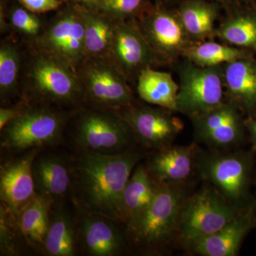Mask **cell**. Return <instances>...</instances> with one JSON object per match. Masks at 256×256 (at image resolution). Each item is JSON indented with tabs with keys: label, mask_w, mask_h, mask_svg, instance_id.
Here are the masks:
<instances>
[{
	"label": "cell",
	"mask_w": 256,
	"mask_h": 256,
	"mask_svg": "<svg viewBox=\"0 0 256 256\" xmlns=\"http://www.w3.org/2000/svg\"><path fill=\"white\" fill-rule=\"evenodd\" d=\"M198 150L195 143L186 146L172 144L152 154L146 166L158 183L184 184L196 171Z\"/></svg>",
	"instance_id": "obj_18"
},
{
	"label": "cell",
	"mask_w": 256,
	"mask_h": 256,
	"mask_svg": "<svg viewBox=\"0 0 256 256\" xmlns=\"http://www.w3.org/2000/svg\"><path fill=\"white\" fill-rule=\"evenodd\" d=\"M40 149L20 153L2 163L0 169L1 207L14 216L36 195L32 165Z\"/></svg>",
	"instance_id": "obj_17"
},
{
	"label": "cell",
	"mask_w": 256,
	"mask_h": 256,
	"mask_svg": "<svg viewBox=\"0 0 256 256\" xmlns=\"http://www.w3.org/2000/svg\"><path fill=\"white\" fill-rule=\"evenodd\" d=\"M220 40L239 48H256V16L238 14L228 18L216 31Z\"/></svg>",
	"instance_id": "obj_28"
},
{
	"label": "cell",
	"mask_w": 256,
	"mask_h": 256,
	"mask_svg": "<svg viewBox=\"0 0 256 256\" xmlns=\"http://www.w3.org/2000/svg\"><path fill=\"white\" fill-rule=\"evenodd\" d=\"M76 240V216H73L64 204L52 206L43 250L48 256H74Z\"/></svg>",
	"instance_id": "obj_23"
},
{
	"label": "cell",
	"mask_w": 256,
	"mask_h": 256,
	"mask_svg": "<svg viewBox=\"0 0 256 256\" xmlns=\"http://www.w3.org/2000/svg\"><path fill=\"white\" fill-rule=\"evenodd\" d=\"M11 22L15 28L28 36H36L41 30L40 18L26 9H15L12 13Z\"/></svg>",
	"instance_id": "obj_31"
},
{
	"label": "cell",
	"mask_w": 256,
	"mask_h": 256,
	"mask_svg": "<svg viewBox=\"0 0 256 256\" xmlns=\"http://www.w3.org/2000/svg\"><path fill=\"white\" fill-rule=\"evenodd\" d=\"M127 122L136 142L158 151L172 146L182 131V121L163 108L132 105L117 110Z\"/></svg>",
	"instance_id": "obj_12"
},
{
	"label": "cell",
	"mask_w": 256,
	"mask_h": 256,
	"mask_svg": "<svg viewBox=\"0 0 256 256\" xmlns=\"http://www.w3.org/2000/svg\"><path fill=\"white\" fill-rule=\"evenodd\" d=\"M26 86L37 106L58 109L84 102L77 72L40 52L28 65Z\"/></svg>",
	"instance_id": "obj_5"
},
{
	"label": "cell",
	"mask_w": 256,
	"mask_h": 256,
	"mask_svg": "<svg viewBox=\"0 0 256 256\" xmlns=\"http://www.w3.org/2000/svg\"><path fill=\"white\" fill-rule=\"evenodd\" d=\"M70 140L75 152L100 154L124 153L136 141L117 110L92 107L76 114Z\"/></svg>",
	"instance_id": "obj_4"
},
{
	"label": "cell",
	"mask_w": 256,
	"mask_h": 256,
	"mask_svg": "<svg viewBox=\"0 0 256 256\" xmlns=\"http://www.w3.org/2000/svg\"><path fill=\"white\" fill-rule=\"evenodd\" d=\"M82 9L85 20L86 58L105 57L110 44L116 21L99 10L84 8Z\"/></svg>",
	"instance_id": "obj_25"
},
{
	"label": "cell",
	"mask_w": 256,
	"mask_h": 256,
	"mask_svg": "<svg viewBox=\"0 0 256 256\" xmlns=\"http://www.w3.org/2000/svg\"><path fill=\"white\" fill-rule=\"evenodd\" d=\"M82 8L89 10H97L100 0H73Z\"/></svg>",
	"instance_id": "obj_35"
},
{
	"label": "cell",
	"mask_w": 256,
	"mask_h": 256,
	"mask_svg": "<svg viewBox=\"0 0 256 256\" xmlns=\"http://www.w3.org/2000/svg\"><path fill=\"white\" fill-rule=\"evenodd\" d=\"M256 224L252 208L242 212L223 228L198 240L192 248L196 254L203 256L238 255L244 239Z\"/></svg>",
	"instance_id": "obj_19"
},
{
	"label": "cell",
	"mask_w": 256,
	"mask_h": 256,
	"mask_svg": "<svg viewBox=\"0 0 256 256\" xmlns=\"http://www.w3.org/2000/svg\"><path fill=\"white\" fill-rule=\"evenodd\" d=\"M224 86L230 102L240 110L256 111V64L246 58L225 64Z\"/></svg>",
	"instance_id": "obj_22"
},
{
	"label": "cell",
	"mask_w": 256,
	"mask_h": 256,
	"mask_svg": "<svg viewBox=\"0 0 256 256\" xmlns=\"http://www.w3.org/2000/svg\"><path fill=\"white\" fill-rule=\"evenodd\" d=\"M184 184H159L156 197L137 223L127 232L144 250H156L178 234L180 212L188 197Z\"/></svg>",
	"instance_id": "obj_6"
},
{
	"label": "cell",
	"mask_w": 256,
	"mask_h": 256,
	"mask_svg": "<svg viewBox=\"0 0 256 256\" xmlns=\"http://www.w3.org/2000/svg\"><path fill=\"white\" fill-rule=\"evenodd\" d=\"M245 127L250 134V142L252 143V150L256 154V114L249 118L244 122Z\"/></svg>",
	"instance_id": "obj_34"
},
{
	"label": "cell",
	"mask_w": 256,
	"mask_h": 256,
	"mask_svg": "<svg viewBox=\"0 0 256 256\" xmlns=\"http://www.w3.org/2000/svg\"><path fill=\"white\" fill-rule=\"evenodd\" d=\"M58 110L48 106H26L18 117L2 130V151L18 154L60 144L67 116Z\"/></svg>",
	"instance_id": "obj_3"
},
{
	"label": "cell",
	"mask_w": 256,
	"mask_h": 256,
	"mask_svg": "<svg viewBox=\"0 0 256 256\" xmlns=\"http://www.w3.org/2000/svg\"><path fill=\"white\" fill-rule=\"evenodd\" d=\"M138 23L159 63L172 62L193 44L178 13L156 10L142 14Z\"/></svg>",
	"instance_id": "obj_13"
},
{
	"label": "cell",
	"mask_w": 256,
	"mask_h": 256,
	"mask_svg": "<svg viewBox=\"0 0 256 256\" xmlns=\"http://www.w3.org/2000/svg\"><path fill=\"white\" fill-rule=\"evenodd\" d=\"M38 52L77 72L86 58L85 20L82 6L62 12L36 38Z\"/></svg>",
	"instance_id": "obj_10"
},
{
	"label": "cell",
	"mask_w": 256,
	"mask_h": 256,
	"mask_svg": "<svg viewBox=\"0 0 256 256\" xmlns=\"http://www.w3.org/2000/svg\"><path fill=\"white\" fill-rule=\"evenodd\" d=\"M240 213L208 184L188 196L184 202L178 236L185 246L192 247L198 240L223 228Z\"/></svg>",
	"instance_id": "obj_7"
},
{
	"label": "cell",
	"mask_w": 256,
	"mask_h": 256,
	"mask_svg": "<svg viewBox=\"0 0 256 256\" xmlns=\"http://www.w3.org/2000/svg\"><path fill=\"white\" fill-rule=\"evenodd\" d=\"M184 28L192 40H203L216 34L217 10L214 5L204 2H188L178 12Z\"/></svg>",
	"instance_id": "obj_26"
},
{
	"label": "cell",
	"mask_w": 256,
	"mask_h": 256,
	"mask_svg": "<svg viewBox=\"0 0 256 256\" xmlns=\"http://www.w3.org/2000/svg\"><path fill=\"white\" fill-rule=\"evenodd\" d=\"M178 112L194 118L224 104V67H201L186 60L180 68Z\"/></svg>",
	"instance_id": "obj_9"
},
{
	"label": "cell",
	"mask_w": 256,
	"mask_h": 256,
	"mask_svg": "<svg viewBox=\"0 0 256 256\" xmlns=\"http://www.w3.org/2000/svg\"><path fill=\"white\" fill-rule=\"evenodd\" d=\"M52 204L42 197L35 195L26 206L14 216L4 210L13 224L16 236H20L34 248L44 249L48 226Z\"/></svg>",
	"instance_id": "obj_21"
},
{
	"label": "cell",
	"mask_w": 256,
	"mask_h": 256,
	"mask_svg": "<svg viewBox=\"0 0 256 256\" xmlns=\"http://www.w3.org/2000/svg\"><path fill=\"white\" fill-rule=\"evenodd\" d=\"M25 9L34 14L47 12L58 9L60 2L58 0H18Z\"/></svg>",
	"instance_id": "obj_32"
},
{
	"label": "cell",
	"mask_w": 256,
	"mask_h": 256,
	"mask_svg": "<svg viewBox=\"0 0 256 256\" xmlns=\"http://www.w3.org/2000/svg\"><path fill=\"white\" fill-rule=\"evenodd\" d=\"M137 90L141 99L148 104L178 111V86L171 74L146 69L138 76Z\"/></svg>",
	"instance_id": "obj_24"
},
{
	"label": "cell",
	"mask_w": 256,
	"mask_h": 256,
	"mask_svg": "<svg viewBox=\"0 0 256 256\" xmlns=\"http://www.w3.org/2000/svg\"><path fill=\"white\" fill-rule=\"evenodd\" d=\"M239 110L235 104L228 101L192 118L197 140L212 150L227 151L239 146L244 140L246 128Z\"/></svg>",
	"instance_id": "obj_14"
},
{
	"label": "cell",
	"mask_w": 256,
	"mask_h": 256,
	"mask_svg": "<svg viewBox=\"0 0 256 256\" xmlns=\"http://www.w3.org/2000/svg\"><path fill=\"white\" fill-rule=\"evenodd\" d=\"M105 57L118 69L128 82L138 79L143 70L159 64L134 18L116 21Z\"/></svg>",
	"instance_id": "obj_11"
},
{
	"label": "cell",
	"mask_w": 256,
	"mask_h": 256,
	"mask_svg": "<svg viewBox=\"0 0 256 256\" xmlns=\"http://www.w3.org/2000/svg\"><path fill=\"white\" fill-rule=\"evenodd\" d=\"M140 158L134 148L118 154L75 152L70 200L76 210L121 223L122 194Z\"/></svg>",
	"instance_id": "obj_1"
},
{
	"label": "cell",
	"mask_w": 256,
	"mask_h": 256,
	"mask_svg": "<svg viewBox=\"0 0 256 256\" xmlns=\"http://www.w3.org/2000/svg\"><path fill=\"white\" fill-rule=\"evenodd\" d=\"M159 183L146 165L138 163L124 188L121 206V224L126 232L132 228L154 200Z\"/></svg>",
	"instance_id": "obj_20"
},
{
	"label": "cell",
	"mask_w": 256,
	"mask_h": 256,
	"mask_svg": "<svg viewBox=\"0 0 256 256\" xmlns=\"http://www.w3.org/2000/svg\"><path fill=\"white\" fill-rule=\"evenodd\" d=\"M182 56L201 67L220 66L246 58L245 52L240 48L215 42L193 44L184 50Z\"/></svg>",
	"instance_id": "obj_27"
},
{
	"label": "cell",
	"mask_w": 256,
	"mask_h": 256,
	"mask_svg": "<svg viewBox=\"0 0 256 256\" xmlns=\"http://www.w3.org/2000/svg\"><path fill=\"white\" fill-rule=\"evenodd\" d=\"M77 75L82 101L92 108L117 110L134 104L127 79L106 57L86 58Z\"/></svg>",
	"instance_id": "obj_8"
},
{
	"label": "cell",
	"mask_w": 256,
	"mask_h": 256,
	"mask_svg": "<svg viewBox=\"0 0 256 256\" xmlns=\"http://www.w3.org/2000/svg\"><path fill=\"white\" fill-rule=\"evenodd\" d=\"M36 194L52 206L62 204L72 194L73 154L42 150L32 165Z\"/></svg>",
	"instance_id": "obj_16"
},
{
	"label": "cell",
	"mask_w": 256,
	"mask_h": 256,
	"mask_svg": "<svg viewBox=\"0 0 256 256\" xmlns=\"http://www.w3.org/2000/svg\"><path fill=\"white\" fill-rule=\"evenodd\" d=\"M20 69V55L14 45L3 44L0 48V92L2 100L16 88Z\"/></svg>",
	"instance_id": "obj_29"
},
{
	"label": "cell",
	"mask_w": 256,
	"mask_h": 256,
	"mask_svg": "<svg viewBox=\"0 0 256 256\" xmlns=\"http://www.w3.org/2000/svg\"><path fill=\"white\" fill-rule=\"evenodd\" d=\"M143 4L144 0H100L97 10L114 21H124L140 13Z\"/></svg>",
	"instance_id": "obj_30"
},
{
	"label": "cell",
	"mask_w": 256,
	"mask_h": 256,
	"mask_svg": "<svg viewBox=\"0 0 256 256\" xmlns=\"http://www.w3.org/2000/svg\"><path fill=\"white\" fill-rule=\"evenodd\" d=\"M25 107L26 106L2 107L0 108V130L18 117L23 112Z\"/></svg>",
	"instance_id": "obj_33"
},
{
	"label": "cell",
	"mask_w": 256,
	"mask_h": 256,
	"mask_svg": "<svg viewBox=\"0 0 256 256\" xmlns=\"http://www.w3.org/2000/svg\"><path fill=\"white\" fill-rule=\"evenodd\" d=\"M76 210L77 250L92 256L122 254L128 238L122 224L104 216Z\"/></svg>",
	"instance_id": "obj_15"
},
{
	"label": "cell",
	"mask_w": 256,
	"mask_h": 256,
	"mask_svg": "<svg viewBox=\"0 0 256 256\" xmlns=\"http://www.w3.org/2000/svg\"><path fill=\"white\" fill-rule=\"evenodd\" d=\"M252 210H254V217H255V220L256 222V200L252 204Z\"/></svg>",
	"instance_id": "obj_36"
},
{
	"label": "cell",
	"mask_w": 256,
	"mask_h": 256,
	"mask_svg": "<svg viewBox=\"0 0 256 256\" xmlns=\"http://www.w3.org/2000/svg\"><path fill=\"white\" fill-rule=\"evenodd\" d=\"M254 151L205 152L200 148L196 171L226 201L239 212L252 208L250 188Z\"/></svg>",
	"instance_id": "obj_2"
}]
</instances>
